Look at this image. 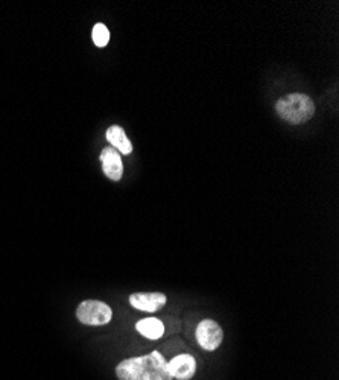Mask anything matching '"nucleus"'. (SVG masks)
I'll list each match as a JSON object with an SVG mask.
<instances>
[{"label":"nucleus","mask_w":339,"mask_h":380,"mask_svg":"<svg viewBox=\"0 0 339 380\" xmlns=\"http://www.w3.org/2000/svg\"><path fill=\"white\" fill-rule=\"evenodd\" d=\"M116 375L119 380H172L168 361L160 351L127 359L117 365Z\"/></svg>","instance_id":"nucleus-1"},{"label":"nucleus","mask_w":339,"mask_h":380,"mask_svg":"<svg viewBox=\"0 0 339 380\" xmlns=\"http://www.w3.org/2000/svg\"><path fill=\"white\" fill-rule=\"evenodd\" d=\"M275 112L283 121L292 125H300L312 119L315 114V102L304 93H290L277 101Z\"/></svg>","instance_id":"nucleus-2"},{"label":"nucleus","mask_w":339,"mask_h":380,"mask_svg":"<svg viewBox=\"0 0 339 380\" xmlns=\"http://www.w3.org/2000/svg\"><path fill=\"white\" fill-rule=\"evenodd\" d=\"M76 316L82 324L88 326H103L108 324L113 318V310L110 309L108 304L98 300H87L82 301L78 309H76Z\"/></svg>","instance_id":"nucleus-3"},{"label":"nucleus","mask_w":339,"mask_h":380,"mask_svg":"<svg viewBox=\"0 0 339 380\" xmlns=\"http://www.w3.org/2000/svg\"><path fill=\"white\" fill-rule=\"evenodd\" d=\"M197 341L207 351L216 350L224 340V331L219 324L213 320H204L197 327Z\"/></svg>","instance_id":"nucleus-4"},{"label":"nucleus","mask_w":339,"mask_h":380,"mask_svg":"<svg viewBox=\"0 0 339 380\" xmlns=\"http://www.w3.org/2000/svg\"><path fill=\"white\" fill-rule=\"evenodd\" d=\"M101 163L103 174L113 181H119L123 175V163L119 152L112 147L103 148L101 152Z\"/></svg>","instance_id":"nucleus-5"},{"label":"nucleus","mask_w":339,"mask_h":380,"mask_svg":"<svg viewBox=\"0 0 339 380\" xmlns=\"http://www.w3.org/2000/svg\"><path fill=\"white\" fill-rule=\"evenodd\" d=\"M168 367L172 379L190 380L195 376L197 361L195 357H192L190 355H178L172 357V361L168 362Z\"/></svg>","instance_id":"nucleus-6"},{"label":"nucleus","mask_w":339,"mask_h":380,"mask_svg":"<svg viewBox=\"0 0 339 380\" xmlns=\"http://www.w3.org/2000/svg\"><path fill=\"white\" fill-rule=\"evenodd\" d=\"M129 304L143 312H155L166 304V295L162 292H137L129 296Z\"/></svg>","instance_id":"nucleus-7"},{"label":"nucleus","mask_w":339,"mask_h":380,"mask_svg":"<svg viewBox=\"0 0 339 380\" xmlns=\"http://www.w3.org/2000/svg\"><path fill=\"white\" fill-rule=\"evenodd\" d=\"M107 140L112 144V148H114L119 154L128 155L133 152V144H131L125 131L119 125H113L107 129Z\"/></svg>","instance_id":"nucleus-8"},{"label":"nucleus","mask_w":339,"mask_h":380,"mask_svg":"<svg viewBox=\"0 0 339 380\" xmlns=\"http://www.w3.org/2000/svg\"><path fill=\"white\" fill-rule=\"evenodd\" d=\"M136 329L138 333L152 341L160 340L164 333L163 322L160 320H157V318H145V320H140L137 322Z\"/></svg>","instance_id":"nucleus-9"},{"label":"nucleus","mask_w":339,"mask_h":380,"mask_svg":"<svg viewBox=\"0 0 339 380\" xmlns=\"http://www.w3.org/2000/svg\"><path fill=\"white\" fill-rule=\"evenodd\" d=\"M93 43L98 47H105L110 41V31L103 23H96L92 32Z\"/></svg>","instance_id":"nucleus-10"}]
</instances>
